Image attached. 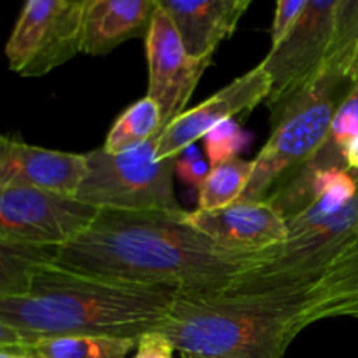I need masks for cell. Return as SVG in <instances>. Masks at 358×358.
I'll return each instance as SVG.
<instances>
[{
	"instance_id": "obj_1",
	"label": "cell",
	"mask_w": 358,
	"mask_h": 358,
	"mask_svg": "<svg viewBox=\"0 0 358 358\" xmlns=\"http://www.w3.org/2000/svg\"><path fill=\"white\" fill-rule=\"evenodd\" d=\"M261 259L220 248L187 222L185 210H98L77 236L56 248L55 264L119 282L178 287L182 294H212Z\"/></svg>"
},
{
	"instance_id": "obj_23",
	"label": "cell",
	"mask_w": 358,
	"mask_h": 358,
	"mask_svg": "<svg viewBox=\"0 0 358 358\" xmlns=\"http://www.w3.org/2000/svg\"><path fill=\"white\" fill-rule=\"evenodd\" d=\"M308 0H280L276 2L275 17L271 24V49L282 44L294 27L299 21L301 14L306 9Z\"/></svg>"
},
{
	"instance_id": "obj_9",
	"label": "cell",
	"mask_w": 358,
	"mask_h": 358,
	"mask_svg": "<svg viewBox=\"0 0 358 358\" xmlns=\"http://www.w3.org/2000/svg\"><path fill=\"white\" fill-rule=\"evenodd\" d=\"M145 52L149 66L147 96L159 105L166 126L185 112V105L210 63L192 58L185 51L170 14L159 6V0L145 35Z\"/></svg>"
},
{
	"instance_id": "obj_5",
	"label": "cell",
	"mask_w": 358,
	"mask_h": 358,
	"mask_svg": "<svg viewBox=\"0 0 358 358\" xmlns=\"http://www.w3.org/2000/svg\"><path fill=\"white\" fill-rule=\"evenodd\" d=\"M357 41L358 0H308L289 37L261 62L271 77L266 100L271 122L332 59L355 51Z\"/></svg>"
},
{
	"instance_id": "obj_28",
	"label": "cell",
	"mask_w": 358,
	"mask_h": 358,
	"mask_svg": "<svg viewBox=\"0 0 358 358\" xmlns=\"http://www.w3.org/2000/svg\"><path fill=\"white\" fill-rule=\"evenodd\" d=\"M339 317H358V303L352 304V306H348L346 310H343Z\"/></svg>"
},
{
	"instance_id": "obj_21",
	"label": "cell",
	"mask_w": 358,
	"mask_h": 358,
	"mask_svg": "<svg viewBox=\"0 0 358 358\" xmlns=\"http://www.w3.org/2000/svg\"><path fill=\"white\" fill-rule=\"evenodd\" d=\"M248 142H250V135L241 128L236 119L220 122L219 126L205 133L201 138L203 152L208 157L212 168L234 157H240L238 154L248 145Z\"/></svg>"
},
{
	"instance_id": "obj_20",
	"label": "cell",
	"mask_w": 358,
	"mask_h": 358,
	"mask_svg": "<svg viewBox=\"0 0 358 358\" xmlns=\"http://www.w3.org/2000/svg\"><path fill=\"white\" fill-rule=\"evenodd\" d=\"M358 136V80L339 105L324 147L306 164L310 168H346L343 150Z\"/></svg>"
},
{
	"instance_id": "obj_13",
	"label": "cell",
	"mask_w": 358,
	"mask_h": 358,
	"mask_svg": "<svg viewBox=\"0 0 358 358\" xmlns=\"http://www.w3.org/2000/svg\"><path fill=\"white\" fill-rule=\"evenodd\" d=\"M250 0H159L192 58L212 62L215 49L236 31Z\"/></svg>"
},
{
	"instance_id": "obj_14",
	"label": "cell",
	"mask_w": 358,
	"mask_h": 358,
	"mask_svg": "<svg viewBox=\"0 0 358 358\" xmlns=\"http://www.w3.org/2000/svg\"><path fill=\"white\" fill-rule=\"evenodd\" d=\"M157 0H86L80 52L105 56L126 41L143 37Z\"/></svg>"
},
{
	"instance_id": "obj_8",
	"label": "cell",
	"mask_w": 358,
	"mask_h": 358,
	"mask_svg": "<svg viewBox=\"0 0 358 358\" xmlns=\"http://www.w3.org/2000/svg\"><path fill=\"white\" fill-rule=\"evenodd\" d=\"M98 210L79 199L31 187L0 185V238L58 248L80 233Z\"/></svg>"
},
{
	"instance_id": "obj_15",
	"label": "cell",
	"mask_w": 358,
	"mask_h": 358,
	"mask_svg": "<svg viewBox=\"0 0 358 358\" xmlns=\"http://www.w3.org/2000/svg\"><path fill=\"white\" fill-rule=\"evenodd\" d=\"M306 297L303 329L325 318L339 317L343 310L358 303V241L325 269L306 290Z\"/></svg>"
},
{
	"instance_id": "obj_7",
	"label": "cell",
	"mask_w": 358,
	"mask_h": 358,
	"mask_svg": "<svg viewBox=\"0 0 358 358\" xmlns=\"http://www.w3.org/2000/svg\"><path fill=\"white\" fill-rule=\"evenodd\" d=\"M86 0H28L6 42L9 69L41 77L80 52Z\"/></svg>"
},
{
	"instance_id": "obj_3",
	"label": "cell",
	"mask_w": 358,
	"mask_h": 358,
	"mask_svg": "<svg viewBox=\"0 0 358 358\" xmlns=\"http://www.w3.org/2000/svg\"><path fill=\"white\" fill-rule=\"evenodd\" d=\"M306 290L180 294L156 331L182 358H283L303 331Z\"/></svg>"
},
{
	"instance_id": "obj_2",
	"label": "cell",
	"mask_w": 358,
	"mask_h": 358,
	"mask_svg": "<svg viewBox=\"0 0 358 358\" xmlns=\"http://www.w3.org/2000/svg\"><path fill=\"white\" fill-rule=\"evenodd\" d=\"M182 290L142 285L62 268L37 269L27 294L0 297V320L31 343L62 336L140 339L156 331Z\"/></svg>"
},
{
	"instance_id": "obj_26",
	"label": "cell",
	"mask_w": 358,
	"mask_h": 358,
	"mask_svg": "<svg viewBox=\"0 0 358 358\" xmlns=\"http://www.w3.org/2000/svg\"><path fill=\"white\" fill-rule=\"evenodd\" d=\"M343 161H345L346 170L358 173V136L345 147V150H343Z\"/></svg>"
},
{
	"instance_id": "obj_11",
	"label": "cell",
	"mask_w": 358,
	"mask_h": 358,
	"mask_svg": "<svg viewBox=\"0 0 358 358\" xmlns=\"http://www.w3.org/2000/svg\"><path fill=\"white\" fill-rule=\"evenodd\" d=\"M187 222L220 248L261 255L289 238L287 219L269 199H240L215 212H187Z\"/></svg>"
},
{
	"instance_id": "obj_10",
	"label": "cell",
	"mask_w": 358,
	"mask_h": 358,
	"mask_svg": "<svg viewBox=\"0 0 358 358\" xmlns=\"http://www.w3.org/2000/svg\"><path fill=\"white\" fill-rule=\"evenodd\" d=\"M271 93V77L259 63L243 76L206 98L194 108L182 112L163 128L157 147L159 159H175L187 147L194 145L205 133L220 122L248 114L257 105L268 100Z\"/></svg>"
},
{
	"instance_id": "obj_16",
	"label": "cell",
	"mask_w": 358,
	"mask_h": 358,
	"mask_svg": "<svg viewBox=\"0 0 358 358\" xmlns=\"http://www.w3.org/2000/svg\"><path fill=\"white\" fill-rule=\"evenodd\" d=\"M138 339L108 336H62L37 339L28 353L35 358H126L136 350Z\"/></svg>"
},
{
	"instance_id": "obj_24",
	"label": "cell",
	"mask_w": 358,
	"mask_h": 358,
	"mask_svg": "<svg viewBox=\"0 0 358 358\" xmlns=\"http://www.w3.org/2000/svg\"><path fill=\"white\" fill-rule=\"evenodd\" d=\"M173 353L175 348L166 336L152 331L138 339L135 358H173Z\"/></svg>"
},
{
	"instance_id": "obj_25",
	"label": "cell",
	"mask_w": 358,
	"mask_h": 358,
	"mask_svg": "<svg viewBox=\"0 0 358 358\" xmlns=\"http://www.w3.org/2000/svg\"><path fill=\"white\" fill-rule=\"evenodd\" d=\"M31 341L20 331L7 325L0 320V350H17V352H28Z\"/></svg>"
},
{
	"instance_id": "obj_4",
	"label": "cell",
	"mask_w": 358,
	"mask_h": 358,
	"mask_svg": "<svg viewBox=\"0 0 358 358\" xmlns=\"http://www.w3.org/2000/svg\"><path fill=\"white\" fill-rule=\"evenodd\" d=\"M358 80L355 51L332 59L320 76L297 94L271 122V135L254 161V171L241 199H266L278 182L306 166L324 147L332 121Z\"/></svg>"
},
{
	"instance_id": "obj_22",
	"label": "cell",
	"mask_w": 358,
	"mask_h": 358,
	"mask_svg": "<svg viewBox=\"0 0 358 358\" xmlns=\"http://www.w3.org/2000/svg\"><path fill=\"white\" fill-rule=\"evenodd\" d=\"M210 171H212V164L201 147H198V143L184 149L175 157V175L187 187L199 191L203 182L208 178Z\"/></svg>"
},
{
	"instance_id": "obj_27",
	"label": "cell",
	"mask_w": 358,
	"mask_h": 358,
	"mask_svg": "<svg viewBox=\"0 0 358 358\" xmlns=\"http://www.w3.org/2000/svg\"><path fill=\"white\" fill-rule=\"evenodd\" d=\"M0 358H35L28 352H17V350H0Z\"/></svg>"
},
{
	"instance_id": "obj_18",
	"label": "cell",
	"mask_w": 358,
	"mask_h": 358,
	"mask_svg": "<svg viewBox=\"0 0 358 358\" xmlns=\"http://www.w3.org/2000/svg\"><path fill=\"white\" fill-rule=\"evenodd\" d=\"M163 114L152 98L143 96L129 105L110 126L103 147L107 152L119 154L142 145L163 129Z\"/></svg>"
},
{
	"instance_id": "obj_6",
	"label": "cell",
	"mask_w": 358,
	"mask_h": 358,
	"mask_svg": "<svg viewBox=\"0 0 358 358\" xmlns=\"http://www.w3.org/2000/svg\"><path fill=\"white\" fill-rule=\"evenodd\" d=\"M164 128V126H163ZM159 133L119 154L103 149L90 150L86 175L76 199L96 210L121 212H175L182 210L175 198V159H159Z\"/></svg>"
},
{
	"instance_id": "obj_29",
	"label": "cell",
	"mask_w": 358,
	"mask_h": 358,
	"mask_svg": "<svg viewBox=\"0 0 358 358\" xmlns=\"http://www.w3.org/2000/svg\"><path fill=\"white\" fill-rule=\"evenodd\" d=\"M355 58H357V62H358V41H357V45H355Z\"/></svg>"
},
{
	"instance_id": "obj_17",
	"label": "cell",
	"mask_w": 358,
	"mask_h": 358,
	"mask_svg": "<svg viewBox=\"0 0 358 358\" xmlns=\"http://www.w3.org/2000/svg\"><path fill=\"white\" fill-rule=\"evenodd\" d=\"M56 248L14 243L0 238V297L23 296L38 268L55 261Z\"/></svg>"
},
{
	"instance_id": "obj_12",
	"label": "cell",
	"mask_w": 358,
	"mask_h": 358,
	"mask_svg": "<svg viewBox=\"0 0 358 358\" xmlns=\"http://www.w3.org/2000/svg\"><path fill=\"white\" fill-rule=\"evenodd\" d=\"M84 175V154L30 145L0 133V185L41 189L76 198Z\"/></svg>"
},
{
	"instance_id": "obj_19",
	"label": "cell",
	"mask_w": 358,
	"mask_h": 358,
	"mask_svg": "<svg viewBox=\"0 0 358 358\" xmlns=\"http://www.w3.org/2000/svg\"><path fill=\"white\" fill-rule=\"evenodd\" d=\"M252 171H254V161L241 159V157H234L213 166L208 178L203 182L198 191L199 210L215 212L240 201L247 191Z\"/></svg>"
}]
</instances>
